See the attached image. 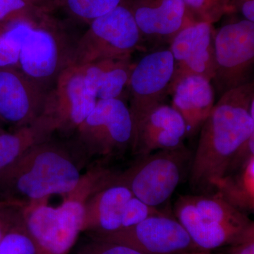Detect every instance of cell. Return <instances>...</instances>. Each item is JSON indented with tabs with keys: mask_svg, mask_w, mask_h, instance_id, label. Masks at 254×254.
<instances>
[{
	"mask_svg": "<svg viewBox=\"0 0 254 254\" xmlns=\"http://www.w3.org/2000/svg\"><path fill=\"white\" fill-rule=\"evenodd\" d=\"M81 148L53 139L32 146L0 175V201L29 205L52 195L69 194L81 182Z\"/></svg>",
	"mask_w": 254,
	"mask_h": 254,
	"instance_id": "2",
	"label": "cell"
},
{
	"mask_svg": "<svg viewBox=\"0 0 254 254\" xmlns=\"http://www.w3.org/2000/svg\"><path fill=\"white\" fill-rule=\"evenodd\" d=\"M213 24L196 22L182 30L170 43L174 73L168 95L179 81L190 76H200L211 81L215 73V30Z\"/></svg>",
	"mask_w": 254,
	"mask_h": 254,
	"instance_id": "13",
	"label": "cell"
},
{
	"mask_svg": "<svg viewBox=\"0 0 254 254\" xmlns=\"http://www.w3.org/2000/svg\"><path fill=\"white\" fill-rule=\"evenodd\" d=\"M36 22H0V68H18L20 50L25 38Z\"/></svg>",
	"mask_w": 254,
	"mask_h": 254,
	"instance_id": "23",
	"label": "cell"
},
{
	"mask_svg": "<svg viewBox=\"0 0 254 254\" xmlns=\"http://www.w3.org/2000/svg\"><path fill=\"white\" fill-rule=\"evenodd\" d=\"M88 234L128 246L143 254H182L199 250L180 222L163 214L113 233Z\"/></svg>",
	"mask_w": 254,
	"mask_h": 254,
	"instance_id": "9",
	"label": "cell"
},
{
	"mask_svg": "<svg viewBox=\"0 0 254 254\" xmlns=\"http://www.w3.org/2000/svg\"><path fill=\"white\" fill-rule=\"evenodd\" d=\"M215 193L234 208L247 214L254 212V158L242 170L222 178Z\"/></svg>",
	"mask_w": 254,
	"mask_h": 254,
	"instance_id": "21",
	"label": "cell"
},
{
	"mask_svg": "<svg viewBox=\"0 0 254 254\" xmlns=\"http://www.w3.org/2000/svg\"><path fill=\"white\" fill-rule=\"evenodd\" d=\"M49 91L18 68H0V122L13 129L35 123Z\"/></svg>",
	"mask_w": 254,
	"mask_h": 254,
	"instance_id": "12",
	"label": "cell"
},
{
	"mask_svg": "<svg viewBox=\"0 0 254 254\" xmlns=\"http://www.w3.org/2000/svg\"><path fill=\"white\" fill-rule=\"evenodd\" d=\"M74 254H143L123 244L110 242L88 235L76 248Z\"/></svg>",
	"mask_w": 254,
	"mask_h": 254,
	"instance_id": "27",
	"label": "cell"
},
{
	"mask_svg": "<svg viewBox=\"0 0 254 254\" xmlns=\"http://www.w3.org/2000/svg\"><path fill=\"white\" fill-rule=\"evenodd\" d=\"M195 22H218L225 14L232 13L231 0H184Z\"/></svg>",
	"mask_w": 254,
	"mask_h": 254,
	"instance_id": "26",
	"label": "cell"
},
{
	"mask_svg": "<svg viewBox=\"0 0 254 254\" xmlns=\"http://www.w3.org/2000/svg\"><path fill=\"white\" fill-rule=\"evenodd\" d=\"M185 121L171 105L162 103L152 108L133 126L131 152L137 157L184 145Z\"/></svg>",
	"mask_w": 254,
	"mask_h": 254,
	"instance_id": "15",
	"label": "cell"
},
{
	"mask_svg": "<svg viewBox=\"0 0 254 254\" xmlns=\"http://www.w3.org/2000/svg\"><path fill=\"white\" fill-rule=\"evenodd\" d=\"M133 66L131 57H128L98 60L80 66L87 87L97 100H108L123 99Z\"/></svg>",
	"mask_w": 254,
	"mask_h": 254,
	"instance_id": "19",
	"label": "cell"
},
{
	"mask_svg": "<svg viewBox=\"0 0 254 254\" xmlns=\"http://www.w3.org/2000/svg\"><path fill=\"white\" fill-rule=\"evenodd\" d=\"M56 131L51 120L42 115L35 123L0 133V175L32 146L46 141Z\"/></svg>",
	"mask_w": 254,
	"mask_h": 254,
	"instance_id": "20",
	"label": "cell"
},
{
	"mask_svg": "<svg viewBox=\"0 0 254 254\" xmlns=\"http://www.w3.org/2000/svg\"><path fill=\"white\" fill-rule=\"evenodd\" d=\"M28 1H31L33 4H34V3L36 2V1H38V0H28Z\"/></svg>",
	"mask_w": 254,
	"mask_h": 254,
	"instance_id": "36",
	"label": "cell"
},
{
	"mask_svg": "<svg viewBox=\"0 0 254 254\" xmlns=\"http://www.w3.org/2000/svg\"><path fill=\"white\" fill-rule=\"evenodd\" d=\"M126 0H57L68 17L80 23H89L108 14Z\"/></svg>",
	"mask_w": 254,
	"mask_h": 254,
	"instance_id": "24",
	"label": "cell"
},
{
	"mask_svg": "<svg viewBox=\"0 0 254 254\" xmlns=\"http://www.w3.org/2000/svg\"><path fill=\"white\" fill-rule=\"evenodd\" d=\"M4 131V128L2 127V124L0 122V133H3Z\"/></svg>",
	"mask_w": 254,
	"mask_h": 254,
	"instance_id": "35",
	"label": "cell"
},
{
	"mask_svg": "<svg viewBox=\"0 0 254 254\" xmlns=\"http://www.w3.org/2000/svg\"><path fill=\"white\" fill-rule=\"evenodd\" d=\"M79 36L50 18L36 21L20 50L18 68L42 86L51 89L62 72L72 64Z\"/></svg>",
	"mask_w": 254,
	"mask_h": 254,
	"instance_id": "4",
	"label": "cell"
},
{
	"mask_svg": "<svg viewBox=\"0 0 254 254\" xmlns=\"http://www.w3.org/2000/svg\"><path fill=\"white\" fill-rule=\"evenodd\" d=\"M33 4L28 0H0V22L15 21L36 22L31 16Z\"/></svg>",
	"mask_w": 254,
	"mask_h": 254,
	"instance_id": "28",
	"label": "cell"
},
{
	"mask_svg": "<svg viewBox=\"0 0 254 254\" xmlns=\"http://www.w3.org/2000/svg\"><path fill=\"white\" fill-rule=\"evenodd\" d=\"M94 192L92 184L81 181L59 206L40 201L24 208L25 224L38 254H69L83 232L85 203Z\"/></svg>",
	"mask_w": 254,
	"mask_h": 254,
	"instance_id": "3",
	"label": "cell"
},
{
	"mask_svg": "<svg viewBox=\"0 0 254 254\" xmlns=\"http://www.w3.org/2000/svg\"><path fill=\"white\" fill-rule=\"evenodd\" d=\"M23 219L24 213L22 205L0 201V241L11 227Z\"/></svg>",
	"mask_w": 254,
	"mask_h": 254,
	"instance_id": "31",
	"label": "cell"
},
{
	"mask_svg": "<svg viewBox=\"0 0 254 254\" xmlns=\"http://www.w3.org/2000/svg\"><path fill=\"white\" fill-rule=\"evenodd\" d=\"M175 214L195 247L205 252L233 245L250 227L240 230L204 218L190 201L188 195H180L177 200Z\"/></svg>",
	"mask_w": 254,
	"mask_h": 254,
	"instance_id": "17",
	"label": "cell"
},
{
	"mask_svg": "<svg viewBox=\"0 0 254 254\" xmlns=\"http://www.w3.org/2000/svg\"><path fill=\"white\" fill-rule=\"evenodd\" d=\"M133 196L128 187L118 183L92 195L85 203L83 232L108 234L121 230L125 206Z\"/></svg>",
	"mask_w": 254,
	"mask_h": 254,
	"instance_id": "18",
	"label": "cell"
},
{
	"mask_svg": "<svg viewBox=\"0 0 254 254\" xmlns=\"http://www.w3.org/2000/svg\"><path fill=\"white\" fill-rule=\"evenodd\" d=\"M230 254H254V223L246 230L240 240L230 245Z\"/></svg>",
	"mask_w": 254,
	"mask_h": 254,
	"instance_id": "32",
	"label": "cell"
},
{
	"mask_svg": "<svg viewBox=\"0 0 254 254\" xmlns=\"http://www.w3.org/2000/svg\"><path fill=\"white\" fill-rule=\"evenodd\" d=\"M232 13L242 15L244 19L254 22V0H231Z\"/></svg>",
	"mask_w": 254,
	"mask_h": 254,
	"instance_id": "33",
	"label": "cell"
},
{
	"mask_svg": "<svg viewBox=\"0 0 254 254\" xmlns=\"http://www.w3.org/2000/svg\"><path fill=\"white\" fill-rule=\"evenodd\" d=\"M182 254H211L210 253V252H205V251H193V252H186V253H184Z\"/></svg>",
	"mask_w": 254,
	"mask_h": 254,
	"instance_id": "34",
	"label": "cell"
},
{
	"mask_svg": "<svg viewBox=\"0 0 254 254\" xmlns=\"http://www.w3.org/2000/svg\"><path fill=\"white\" fill-rule=\"evenodd\" d=\"M173 73V56L169 48L151 50L133 64L127 87L133 128L147 112L164 103Z\"/></svg>",
	"mask_w": 254,
	"mask_h": 254,
	"instance_id": "10",
	"label": "cell"
},
{
	"mask_svg": "<svg viewBox=\"0 0 254 254\" xmlns=\"http://www.w3.org/2000/svg\"><path fill=\"white\" fill-rule=\"evenodd\" d=\"M138 158L125 171L117 174L115 183L128 187L137 198L156 208L171 197L189 175L193 154L184 145Z\"/></svg>",
	"mask_w": 254,
	"mask_h": 254,
	"instance_id": "5",
	"label": "cell"
},
{
	"mask_svg": "<svg viewBox=\"0 0 254 254\" xmlns=\"http://www.w3.org/2000/svg\"><path fill=\"white\" fill-rule=\"evenodd\" d=\"M189 185L197 194L215 193L232 155L254 134V81L220 95L199 132Z\"/></svg>",
	"mask_w": 254,
	"mask_h": 254,
	"instance_id": "1",
	"label": "cell"
},
{
	"mask_svg": "<svg viewBox=\"0 0 254 254\" xmlns=\"http://www.w3.org/2000/svg\"><path fill=\"white\" fill-rule=\"evenodd\" d=\"M170 95L171 106L185 121L187 138L197 136L215 105L211 81L200 76H187L175 85Z\"/></svg>",
	"mask_w": 254,
	"mask_h": 254,
	"instance_id": "16",
	"label": "cell"
},
{
	"mask_svg": "<svg viewBox=\"0 0 254 254\" xmlns=\"http://www.w3.org/2000/svg\"><path fill=\"white\" fill-rule=\"evenodd\" d=\"M143 46L141 33L126 0L89 23L88 29L78 38L71 66L128 58Z\"/></svg>",
	"mask_w": 254,
	"mask_h": 254,
	"instance_id": "6",
	"label": "cell"
},
{
	"mask_svg": "<svg viewBox=\"0 0 254 254\" xmlns=\"http://www.w3.org/2000/svg\"><path fill=\"white\" fill-rule=\"evenodd\" d=\"M162 214L156 208L145 204L133 195L125 206L122 230L133 226L150 216Z\"/></svg>",
	"mask_w": 254,
	"mask_h": 254,
	"instance_id": "29",
	"label": "cell"
},
{
	"mask_svg": "<svg viewBox=\"0 0 254 254\" xmlns=\"http://www.w3.org/2000/svg\"><path fill=\"white\" fill-rule=\"evenodd\" d=\"M215 92H225L253 81L254 22L248 20L227 23L215 31Z\"/></svg>",
	"mask_w": 254,
	"mask_h": 254,
	"instance_id": "8",
	"label": "cell"
},
{
	"mask_svg": "<svg viewBox=\"0 0 254 254\" xmlns=\"http://www.w3.org/2000/svg\"><path fill=\"white\" fill-rule=\"evenodd\" d=\"M74 141L88 156H115L131 148L133 123L123 99L98 100L75 131Z\"/></svg>",
	"mask_w": 254,
	"mask_h": 254,
	"instance_id": "7",
	"label": "cell"
},
{
	"mask_svg": "<svg viewBox=\"0 0 254 254\" xmlns=\"http://www.w3.org/2000/svg\"><path fill=\"white\" fill-rule=\"evenodd\" d=\"M0 254H38L25 219L11 227L0 241Z\"/></svg>",
	"mask_w": 254,
	"mask_h": 254,
	"instance_id": "25",
	"label": "cell"
},
{
	"mask_svg": "<svg viewBox=\"0 0 254 254\" xmlns=\"http://www.w3.org/2000/svg\"><path fill=\"white\" fill-rule=\"evenodd\" d=\"M252 158H254V134L244 142L230 157L225 176L240 171Z\"/></svg>",
	"mask_w": 254,
	"mask_h": 254,
	"instance_id": "30",
	"label": "cell"
},
{
	"mask_svg": "<svg viewBox=\"0 0 254 254\" xmlns=\"http://www.w3.org/2000/svg\"><path fill=\"white\" fill-rule=\"evenodd\" d=\"M143 45L153 50L170 46L184 28L196 23L189 12L184 0H127Z\"/></svg>",
	"mask_w": 254,
	"mask_h": 254,
	"instance_id": "14",
	"label": "cell"
},
{
	"mask_svg": "<svg viewBox=\"0 0 254 254\" xmlns=\"http://www.w3.org/2000/svg\"><path fill=\"white\" fill-rule=\"evenodd\" d=\"M200 215L208 220L240 230H246L253 223L247 214L234 208L218 193L188 195Z\"/></svg>",
	"mask_w": 254,
	"mask_h": 254,
	"instance_id": "22",
	"label": "cell"
},
{
	"mask_svg": "<svg viewBox=\"0 0 254 254\" xmlns=\"http://www.w3.org/2000/svg\"><path fill=\"white\" fill-rule=\"evenodd\" d=\"M86 84L81 66H68L62 72L47 95L43 115L49 118L56 131L75 132L97 103Z\"/></svg>",
	"mask_w": 254,
	"mask_h": 254,
	"instance_id": "11",
	"label": "cell"
}]
</instances>
